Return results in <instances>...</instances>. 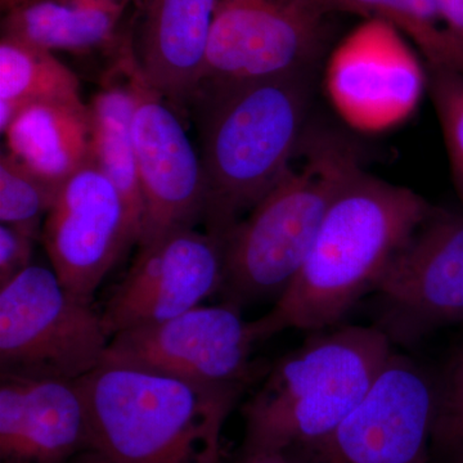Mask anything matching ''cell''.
Segmentation results:
<instances>
[{"label":"cell","mask_w":463,"mask_h":463,"mask_svg":"<svg viewBox=\"0 0 463 463\" xmlns=\"http://www.w3.org/2000/svg\"><path fill=\"white\" fill-rule=\"evenodd\" d=\"M318 70L203 84L192 100L205 172V231L223 239L294 166Z\"/></svg>","instance_id":"obj_1"},{"label":"cell","mask_w":463,"mask_h":463,"mask_svg":"<svg viewBox=\"0 0 463 463\" xmlns=\"http://www.w3.org/2000/svg\"><path fill=\"white\" fill-rule=\"evenodd\" d=\"M432 207L411 188L356 170L332 200L297 279L267 315L250 321L257 344L283 331L337 325L374 291Z\"/></svg>","instance_id":"obj_2"},{"label":"cell","mask_w":463,"mask_h":463,"mask_svg":"<svg viewBox=\"0 0 463 463\" xmlns=\"http://www.w3.org/2000/svg\"><path fill=\"white\" fill-rule=\"evenodd\" d=\"M91 452L106 463H222V434L240 390L105 361L78 380Z\"/></svg>","instance_id":"obj_3"},{"label":"cell","mask_w":463,"mask_h":463,"mask_svg":"<svg viewBox=\"0 0 463 463\" xmlns=\"http://www.w3.org/2000/svg\"><path fill=\"white\" fill-rule=\"evenodd\" d=\"M319 332L268 370L243 404L242 448L300 452L315 446L361 403L392 355L377 326Z\"/></svg>","instance_id":"obj_4"},{"label":"cell","mask_w":463,"mask_h":463,"mask_svg":"<svg viewBox=\"0 0 463 463\" xmlns=\"http://www.w3.org/2000/svg\"><path fill=\"white\" fill-rule=\"evenodd\" d=\"M300 166H292L222 239L223 301L243 307L281 297L306 263L317 233L347 179L361 169L352 146L307 134Z\"/></svg>","instance_id":"obj_5"},{"label":"cell","mask_w":463,"mask_h":463,"mask_svg":"<svg viewBox=\"0 0 463 463\" xmlns=\"http://www.w3.org/2000/svg\"><path fill=\"white\" fill-rule=\"evenodd\" d=\"M102 315L52 268L32 264L0 288V373L76 381L106 358Z\"/></svg>","instance_id":"obj_6"},{"label":"cell","mask_w":463,"mask_h":463,"mask_svg":"<svg viewBox=\"0 0 463 463\" xmlns=\"http://www.w3.org/2000/svg\"><path fill=\"white\" fill-rule=\"evenodd\" d=\"M115 65L123 72L133 94V139L145 203L138 242L142 248L167 232L203 223L205 172L182 116L146 83L139 72L132 35L118 42Z\"/></svg>","instance_id":"obj_7"},{"label":"cell","mask_w":463,"mask_h":463,"mask_svg":"<svg viewBox=\"0 0 463 463\" xmlns=\"http://www.w3.org/2000/svg\"><path fill=\"white\" fill-rule=\"evenodd\" d=\"M255 344L242 309L222 301L118 332L105 359L243 392L268 371L252 359Z\"/></svg>","instance_id":"obj_8"},{"label":"cell","mask_w":463,"mask_h":463,"mask_svg":"<svg viewBox=\"0 0 463 463\" xmlns=\"http://www.w3.org/2000/svg\"><path fill=\"white\" fill-rule=\"evenodd\" d=\"M377 327L392 343H417L463 319V212L432 207L381 274Z\"/></svg>","instance_id":"obj_9"},{"label":"cell","mask_w":463,"mask_h":463,"mask_svg":"<svg viewBox=\"0 0 463 463\" xmlns=\"http://www.w3.org/2000/svg\"><path fill=\"white\" fill-rule=\"evenodd\" d=\"M330 14L323 0H218L201 85L318 70Z\"/></svg>","instance_id":"obj_10"},{"label":"cell","mask_w":463,"mask_h":463,"mask_svg":"<svg viewBox=\"0 0 463 463\" xmlns=\"http://www.w3.org/2000/svg\"><path fill=\"white\" fill-rule=\"evenodd\" d=\"M435 379L392 353L373 388L328 437L300 450L307 463H428Z\"/></svg>","instance_id":"obj_11"},{"label":"cell","mask_w":463,"mask_h":463,"mask_svg":"<svg viewBox=\"0 0 463 463\" xmlns=\"http://www.w3.org/2000/svg\"><path fill=\"white\" fill-rule=\"evenodd\" d=\"M41 240L61 283L90 304L118 259L138 245L120 192L91 161L61 185Z\"/></svg>","instance_id":"obj_12"},{"label":"cell","mask_w":463,"mask_h":463,"mask_svg":"<svg viewBox=\"0 0 463 463\" xmlns=\"http://www.w3.org/2000/svg\"><path fill=\"white\" fill-rule=\"evenodd\" d=\"M222 240L196 228H178L139 248L136 260L106 301L109 336L155 325L203 306L223 285Z\"/></svg>","instance_id":"obj_13"},{"label":"cell","mask_w":463,"mask_h":463,"mask_svg":"<svg viewBox=\"0 0 463 463\" xmlns=\"http://www.w3.org/2000/svg\"><path fill=\"white\" fill-rule=\"evenodd\" d=\"M325 81L332 105L347 124L383 132L413 114L428 88V71L403 33L370 18L332 53Z\"/></svg>","instance_id":"obj_14"},{"label":"cell","mask_w":463,"mask_h":463,"mask_svg":"<svg viewBox=\"0 0 463 463\" xmlns=\"http://www.w3.org/2000/svg\"><path fill=\"white\" fill-rule=\"evenodd\" d=\"M91 452L78 380L0 373V463H72Z\"/></svg>","instance_id":"obj_15"},{"label":"cell","mask_w":463,"mask_h":463,"mask_svg":"<svg viewBox=\"0 0 463 463\" xmlns=\"http://www.w3.org/2000/svg\"><path fill=\"white\" fill-rule=\"evenodd\" d=\"M218 0H147L137 66L146 83L182 118L203 83Z\"/></svg>","instance_id":"obj_16"},{"label":"cell","mask_w":463,"mask_h":463,"mask_svg":"<svg viewBox=\"0 0 463 463\" xmlns=\"http://www.w3.org/2000/svg\"><path fill=\"white\" fill-rule=\"evenodd\" d=\"M3 136L8 154L57 187L91 161L90 109L83 99L30 103Z\"/></svg>","instance_id":"obj_17"},{"label":"cell","mask_w":463,"mask_h":463,"mask_svg":"<svg viewBox=\"0 0 463 463\" xmlns=\"http://www.w3.org/2000/svg\"><path fill=\"white\" fill-rule=\"evenodd\" d=\"M130 0H33L5 12L2 36L44 50L88 52L115 42Z\"/></svg>","instance_id":"obj_18"},{"label":"cell","mask_w":463,"mask_h":463,"mask_svg":"<svg viewBox=\"0 0 463 463\" xmlns=\"http://www.w3.org/2000/svg\"><path fill=\"white\" fill-rule=\"evenodd\" d=\"M114 69L118 78H109V83L88 103L91 118V163L120 192L139 242L145 203L133 139V94L115 63Z\"/></svg>","instance_id":"obj_19"},{"label":"cell","mask_w":463,"mask_h":463,"mask_svg":"<svg viewBox=\"0 0 463 463\" xmlns=\"http://www.w3.org/2000/svg\"><path fill=\"white\" fill-rule=\"evenodd\" d=\"M39 100H81L78 76L53 52L2 36L0 39V130L25 106Z\"/></svg>","instance_id":"obj_20"},{"label":"cell","mask_w":463,"mask_h":463,"mask_svg":"<svg viewBox=\"0 0 463 463\" xmlns=\"http://www.w3.org/2000/svg\"><path fill=\"white\" fill-rule=\"evenodd\" d=\"M331 12L361 14L394 26L419 50L429 69L463 74V45L450 32L435 0H323Z\"/></svg>","instance_id":"obj_21"},{"label":"cell","mask_w":463,"mask_h":463,"mask_svg":"<svg viewBox=\"0 0 463 463\" xmlns=\"http://www.w3.org/2000/svg\"><path fill=\"white\" fill-rule=\"evenodd\" d=\"M60 187L51 184L8 152L0 156V222L41 239L43 222Z\"/></svg>","instance_id":"obj_22"},{"label":"cell","mask_w":463,"mask_h":463,"mask_svg":"<svg viewBox=\"0 0 463 463\" xmlns=\"http://www.w3.org/2000/svg\"><path fill=\"white\" fill-rule=\"evenodd\" d=\"M431 456L444 463H463V346L435 380Z\"/></svg>","instance_id":"obj_23"},{"label":"cell","mask_w":463,"mask_h":463,"mask_svg":"<svg viewBox=\"0 0 463 463\" xmlns=\"http://www.w3.org/2000/svg\"><path fill=\"white\" fill-rule=\"evenodd\" d=\"M428 90L437 112L453 184L463 203V74L429 69Z\"/></svg>","instance_id":"obj_24"},{"label":"cell","mask_w":463,"mask_h":463,"mask_svg":"<svg viewBox=\"0 0 463 463\" xmlns=\"http://www.w3.org/2000/svg\"><path fill=\"white\" fill-rule=\"evenodd\" d=\"M38 237L29 232L0 225V288L32 265L33 243Z\"/></svg>","instance_id":"obj_25"},{"label":"cell","mask_w":463,"mask_h":463,"mask_svg":"<svg viewBox=\"0 0 463 463\" xmlns=\"http://www.w3.org/2000/svg\"><path fill=\"white\" fill-rule=\"evenodd\" d=\"M237 463H298L297 453L269 448H241Z\"/></svg>","instance_id":"obj_26"},{"label":"cell","mask_w":463,"mask_h":463,"mask_svg":"<svg viewBox=\"0 0 463 463\" xmlns=\"http://www.w3.org/2000/svg\"><path fill=\"white\" fill-rule=\"evenodd\" d=\"M450 32L463 45V0H435Z\"/></svg>","instance_id":"obj_27"},{"label":"cell","mask_w":463,"mask_h":463,"mask_svg":"<svg viewBox=\"0 0 463 463\" xmlns=\"http://www.w3.org/2000/svg\"><path fill=\"white\" fill-rule=\"evenodd\" d=\"M72 463H106L96 452H87L76 458Z\"/></svg>","instance_id":"obj_28"},{"label":"cell","mask_w":463,"mask_h":463,"mask_svg":"<svg viewBox=\"0 0 463 463\" xmlns=\"http://www.w3.org/2000/svg\"><path fill=\"white\" fill-rule=\"evenodd\" d=\"M27 2H33V0H0V5H2V11L5 12Z\"/></svg>","instance_id":"obj_29"},{"label":"cell","mask_w":463,"mask_h":463,"mask_svg":"<svg viewBox=\"0 0 463 463\" xmlns=\"http://www.w3.org/2000/svg\"><path fill=\"white\" fill-rule=\"evenodd\" d=\"M297 455H298V453H297ZM298 463H307V462H306V459L303 458V457L298 456Z\"/></svg>","instance_id":"obj_30"},{"label":"cell","mask_w":463,"mask_h":463,"mask_svg":"<svg viewBox=\"0 0 463 463\" xmlns=\"http://www.w3.org/2000/svg\"><path fill=\"white\" fill-rule=\"evenodd\" d=\"M222 463H224V462H222Z\"/></svg>","instance_id":"obj_31"},{"label":"cell","mask_w":463,"mask_h":463,"mask_svg":"<svg viewBox=\"0 0 463 463\" xmlns=\"http://www.w3.org/2000/svg\"><path fill=\"white\" fill-rule=\"evenodd\" d=\"M462 321H463V319H462Z\"/></svg>","instance_id":"obj_32"}]
</instances>
